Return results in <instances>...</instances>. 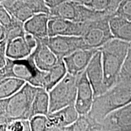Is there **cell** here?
<instances>
[{
    "instance_id": "6da1fadb",
    "label": "cell",
    "mask_w": 131,
    "mask_h": 131,
    "mask_svg": "<svg viewBox=\"0 0 131 131\" xmlns=\"http://www.w3.org/2000/svg\"><path fill=\"white\" fill-rule=\"evenodd\" d=\"M131 103V82H118L104 94L95 98L88 117L101 123L114 111Z\"/></svg>"
},
{
    "instance_id": "7a4b0ae2",
    "label": "cell",
    "mask_w": 131,
    "mask_h": 131,
    "mask_svg": "<svg viewBox=\"0 0 131 131\" xmlns=\"http://www.w3.org/2000/svg\"><path fill=\"white\" fill-rule=\"evenodd\" d=\"M38 88L29 83L14 95L0 100V124L14 121L29 120Z\"/></svg>"
},
{
    "instance_id": "3957f363",
    "label": "cell",
    "mask_w": 131,
    "mask_h": 131,
    "mask_svg": "<svg viewBox=\"0 0 131 131\" xmlns=\"http://www.w3.org/2000/svg\"><path fill=\"white\" fill-rule=\"evenodd\" d=\"M129 46V42L114 38L98 49L102 55L106 91L117 83Z\"/></svg>"
},
{
    "instance_id": "277c9868",
    "label": "cell",
    "mask_w": 131,
    "mask_h": 131,
    "mask_svg": "<svg viewBox=\"0 0 131 131\" xmlns=\"http://www.w3.org/2000/svg\"><path fill=\"white\" fill-rule=\"evenodd\" d=\"M45 75V72L41 71L36 66L32 55L19 60L7 58L6 66L0 69V80L15 78L37 88H42Z\"/></svg>"
},
{
    "instance_id": "5b68a950",
    "label": "cell",
    "mask_w": 131,
    "mask_h": 131,
    "mask_svg": "<svg viewBox=\"0 0 131 131\" xmlns=\"http://www.w3.org/2000/svg\"><path fill=\"white\" fill-rule=\"evenodd\" d=\"M81 75L78 76L67 73L65 77L49 92V114L70 106H75L77 86Z\"/></svg>"
},
{
    "instance_id": "8992f818",
    "label": "cell",
    "mask_w": 131,
    "mask_h": 131,
    "mask_svg": "<svg viewBox=\"0 0 131 131\" xmlns=\"http://www.w3.org/2000/svg\"><path fill=\"white\" fill-rule=\"evenodd\" d=\"M76 1L80 12V23L90 22L114 16L121 1L79 0Z\"/></svg>"
},
{
    "instance_id": "52a82bcc",
    "label": "cell",
    "mask_w": 131,
    "mask_h": 131,
    "mask_svg": "<svg viewBox=\"0 0 131 131\" xmlns=\"http://www.w3.org/2000/svg\"><path fill=\"white\" fill-rule=\"evenodd\" d=\"M111 18H104L85 23L81 38L85 49H98L114 39L109 25Z\"/></svg>"
},
{
    "instance_id": "ba28073f",
    "label": "cell",
    "mask_w": 131,
    "mask_h": 131,
    "mask_svg": "<svg viewBox=\"0 0 131 131\" xmlns=\"http://www.w3.org/2000/svg\"><path fill=\"white\" fill-rule=\"evenodd\" d=\"M41 40L50 49L58 60H63L77 50L85 49L83 38L81 37L57 36L47 37Z\"/></svg>"
},
{
    "instance_id": "9c48e42d",
    "label": "cell",
    "mask_w": 131,
    "mask_h": 131,
    "mask_svg": "<svg viewBox=\"0 0 131 131\" xmlns=\"http://www.w3.org/2000/svg\"><path fill=\"white\" fill-rule=\"evenodd\" d=\"M95 127L99 131H131V103L95 123Z\"/></svg>"
},
{
    "instance_id": "30bf717a",
    "label": "cell",
    "mask_w": 131,
    "mask_h": 131,
    "mask_svg": "<svg viewBox=\"0 0 131 131\" xmlns=\"http://www.w3.org/2000/svg\"><path fill=\"white\" fill-rule=\"evenodd\" d=\"M92 86L86 71L82 73L78 81L75 107L80 115H88L91 111L95 99Z\"/></svg>"
},
{
    "instance_id": "8fae6325",
    "label": "cell",
    "mask_w": 131,
    "mask_h": 131,
    "mask_svg": "<svg viewBox=\"0 0 131 131\" xmlns=\"http://www.w3.org/2000/svg\"><path fill=\"white\" fill-rule=\"evenodd\" d=\"M84 29L85 23L50 17L48 24V37L57 36L81 37Z\"/></svg>"
},
{
    "instance_id": "7c38bea8",
    "label": "cell",
    "mask_w": 131,
    "mask_h": 131,
    "mask_svg": "<svg viewBox=\"0 0 131 131\" xmlns=\"http://www.w3.org/2000/svg\"><path fill=\"white\" fill-rule=\"evenodd\" d=\"M85 71L94 90L95 97L104 94L106 90L104 83L102 55L99 50H98L92 58Z\"/></svg>"
},
{
    "instance_id": "4fadbf2b",
    "label": "cell",
    "mask_w": 131,
    "mask_h": 131,
    "mask_svg": "<svg viewBox=\"0 0 131 131\" xmlns=\"http://www.w3.org/2000/svg\"><path fill=\"white\" fill-rule=\"evenodd\" d=\"M98 49H80L63 59L67 71L73 76H78L86 70L92 58Z\"/></svg>"
},
{
    "instance_id": "5bb4252c",
    "label": "cell",
    "mask_w": 131,
    "mask_h": 131,
    "mask_svg": "<svg viewBox=\"0 0 131 131\" xmlns=\"http://www.w3.org/2000/svg\"><path fill=\"white\" fill-rule=\"evenodd\" d=\"M37 40V47L31 55L39 70L48 72L58 63V58L45 42L41 40Z\"/></svg>"
},
{
    "instance_id": "9a60e30c",
    "label": "cell",
    "mask_w": 131,
    "mask_h": 131,
    "mask_svg": "<svg viewBox=\"0 0 131 131\" xmlns=\"http://www.w3.org/2000/svg\"><path fill=\"white\" fill-rule=\"evenodd\" d=\"M0 4L15 18L23 23L36 15L31 0H1Z\"/></svg>"
},
{
    "instance_id": "2e32d148",
    "label": "cell",
    "mask_w": 131,
    "mask_h": 131,
    "mask_svg": "<svg viewBox=\"0 0 131 131\" xmlns=\"http://www.w3.org/2000/svg\"><path fill=\"white\" fill-rule=\"evenodd\" d=\"M34 50L27 42L25 35L7 41L6 57L10 60H19L27 58L32 55Z\"/></svg>"
},
{
    "instance_id": "e0dca14e",
    "label": "cell",
    "mask_w": 131,
    "mask_h": 131,
    "mask_svg": "<svg viewBox=\"0 0 131 131\" xmlns=\"http://www.w3.org/2000/svg\"><path fill=\"white\" fill-rule=\"evenodd\" d=\"M50 16L45 14L35 15L24 23L26 33L37 39L42 40L48 37V24Z\"/></svg>"
},
{
    "instance_id": "ac0fdd59",
    "label": "cell",
    "mask_w": 131,
    "mask_h": 131,
    "mask_svg": "<svg viewBox=\"0 0 131 131\" xmlns=\"http://www.w3.org/2000/svg\"><path fill=\"white\" fill-rule=\"evenodd\" d=\"M80 115L78 114L75 106H70L64 108L57 112L48 114V127H66L72 125L76 122Z\"/></svg>"
},
{
    "instance_id": "d6986e66",
    "label": "cell",
    "mask_w": 131,
    "mask_h": 131,
    "mask_svg": "<svg viewBox=\"0 0 131 131\" xmlns=\"http://www.w3.org/2000/svg\"><path fill=\"white\" fill-rule=\"evenodd\" d=\"M50 16L80 23V12L75 0L66 1L50 10Z\"/></svg>"
},
{
    "instance_id": "ffe728a7",
    "label": "cell",
    "mask_w": 131,
    "mask_h": 131,
    "mask_svg": "<svg viewBox=\"0 0 131 131\" xmlns=\"http://www.w3.org/2000/svg\"><path fill=\"white\" fill-rule=\"evenodd\" d=\"M109 25L114 38L131 43V21L114 15Z\"/></svg>"
},
{
    "instance_id": "44dd1931",
    "label": "cell",
    "mask_w": 131,
    "mask_h": 131,
    "mask_svg": "<svg viewBox=\"0 0 131 131\" xmlns=\"http://www.w3.org/2000/svg\"><path fill=\"white\" fill-rule=\"evenodd\" d=\"M68 71L63 60H58L56 65L45 72L42 88L49 92L65 77Z\"/></svg>"
},
{
    "instance_id": "7402d4cb",
    "label": "cell",
    "mask_w": 131,
    "mask_h": 131,
    "mask_svg": "<svg viewBox=\"0 0 131 131\" xmlns=\"http://www.w3.org/2000/svg\"><path fill=\"white\" fill-rule=\"evenodd\" d=\"M49 92L42 88H38V91L33 101L31 108L30 119L37 115L47 116L49 112Z\"/></svg>"
},
{
    "instance_id": "603a6c76",
    "label": "cell",
    "mask_w": 131,
    "mask_h": 131,
    "mask_svg": "<svg viewBox=\"0 0 131 131\" xmlns=\"http://www.w3.org/2000/svg\"><path fill=\"white\" fill-rule=\"evenodd\" d=\"M26 82L15 78H6L0 81V99L12 96L23 88Z\"/></svg>"
},
{
    "instance_id": "cb8c5ba5",
    "label": "cell",
    "mask_w": 131,
    "mask_h": 131,
    "mask_svg": "<svg viewBox=\"0 0 131 131\" xmlns=\"http://www.w3.org/2000/svg\"><path fill=\"white\" fill-rule=\"evenodd\" d=\"M95 122L88 115H80L74 123L65 127L66 131H94Z\"/></svg>"
},
{
    "instance_id": "d4e9b609",
    "label": "cell",
    "mask_w": 131,
    "mask_h": 131,
    "mask_svg": "<svg viewBox=\"0 0 131 131\" xmlns=\"http://www.w3.org/2000/svg\"><path fill=\"white\" fill-rule=\"evenodd\" d=\"M118 82H131V43L119 73Z\"/></svg>"
},
{
    "instance_id": "484cf974",
    "label": "cell",
    "mask_w": 131,
    "mask_h": 131,
    "mask_svg": "<svg viewBox=\"0 0 131 131\" xmlns=\"http://www.w3.org/2000/svg\"><path fill=\"white\" fill-rule=\"evenodd\" d=\"M29 122L32 131H47L49 129L47 116H35Z\"/></svg>"
},
{
    "instance_id": "4316f807",
    "label": "cell",
    "mask_w": 131,
    "mask_h": 131,
    "mask_svg": "<svg viewBox=\"0 0 131 131\" xmlns=\"http://www.w3.org/2000/svg\"><path fill=\"white\" fill-rule=\"evenodd\" d=\"M114 15L131 21V0L121 1Z\"/></svg>"
},
{
    "instance_id": "83f0119b",
    "label": "cell",
    "mask_w": 131,
    "mask_h": 131,
    "mask_svg": "<svg viewBox=\"0 0 131 131\" xmlns=\"http://www.w3.org/2000/svg\"><path fill=\"white\" fill-rule=\"evenodd\" d=\"M17 19L11 15L7 10L0 4V25L3 26L7 30L14 25Z\"/></svg>"
},
{
    "instance_id": "f1b7e54d",
    "label": "cell",
    "mask_w": 131,
    "mask_h": 131,
    "mask_svg": "<svg viewBox=\"0 0 131 131\" xmlns=\"http://www.w3.org/2000/svg\"><path fill=\"white\" fill-rule=\"evenodd\" d=\"M24 129V120L14 121L9 124H0V131H23Z\"/></svg>"
},
{
    "instance_id": "f546056e",
    "label": "cell",
    "mask_w": 131,
    "mask_h": 131,
    "mask_svg": "<svg viewBox=\"0 0 131 131\" xmlns=\"http://www.w3.org/2000/svg\"><path fill=\"white\" fill-rule=\"evenodd\" d=\"M6 45H7L6 40L0 42V69L4 68L7 62Z\"/></svg>"
},
{
    "instance_id": "4dcf8cb0",
    "label": "cell",
    "mask_w": 131,
    "mask_h": 131,
    "mask_svg": "<svg viewBox=\"0 0 131 131\" xmlns=\"http://www.w3.org/2000/svg\"><path fill=\"white\" fill-rule=\"evenodd\" d=\"M45 3L49 10L55 8L63 2L64 0H45Z\"/></svg>"
},
{
    "instance_id": "1f68e13d",
    "label": "cell",
    "mask_w": 131,
    "mask_h": 131,
    "mask_svg": "<svg viewBox=\"0 0 131 131\" xmlns=\"http://www.w3.org/2000/svg\"><path fill=\"white\" fill-rule=\"evenodd\" d=\"M7 30L3 26L0 25V42L7 41Z\"/></svg>"
},
{
    "instance_id": "d6a6232c",
    "label": "cell",
    "mask_w": 131,
    "mask_h": 131,
    "mask_svg": "<svg viewBox=\"0 0 131 131\" xmlns=\"http://www.w3.org/2000/svg\"><path fill=\"white\" fill-rule=\"evenodd\" d=\"M47 131H66L65 127H53L49 128Z\"/></svg>"
}]
</instances>
